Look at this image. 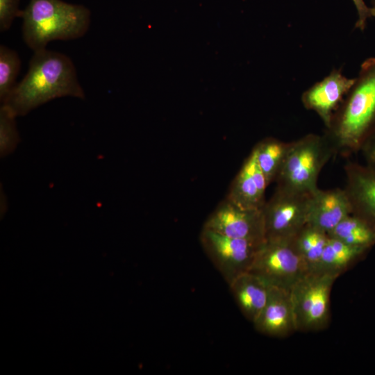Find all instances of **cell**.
<instances>
[{"label":"cell","mask_w":375,"mask_h":375,"mask_svg":"<svg viewBox=\"0 0 375 375\" xmlns=\"http://www.w3.org/2000/svg\"><path fill=\"white\" fill-rule=\"evenodd\" d=\"M63 97H85L76 67L65 54L44 49L34 52L27 73L1 105L19 117Z\"/></svg>","instance_id":"cell-1"},{"label":"cell","mask_w":375,"mask_h":375,"mask_svg":"<svg viewBox=\"0 0 375 375\" xmlns=\"http://www.w3.org/2000/svg\"><path fill=\"white\" fill-rule=\"evenodd\" d=\"M21 17L24 43L34 52L51 41L83 37L90 24L87 8L61 0H30Z\"/></svg>","instance_id":"cell-3"},{"label":"cell","mask_w":375,"mask_h":375,"mask_svg":"<svg viewBox=\"0 0 375 375\" xmlns=\"http://www.w3.org/2000/svg\"><path fill=\"white\" fill-rule=\"evenodd\" d=\"M360 151L365 165L375 169V132L365 142Z\"/></svg>","instance_id":"cell-24"},{"label":"cell","mask_w":375,"mask_h":375,"mask_svg":"<svg viewBox=\"0 0 375 375\" xmlns=\"http://www.w3.org/2000/svg\"><path fill=\"white\" fill-rule=\"evenodd\" d=\"M338 278L333 274L310 271L291 288L297 331H317L327 327L331 316V292Z\"/></svg>","instance_id":"cell-5"},{"label":"cell","mask_w":375,"mask_h":375,"mask_svg":"<svg viewBox=\"0 0 375 375\" xmlns=\"http://www.w3.org/2000/svg\"><path fill=\"white\" fill-rule=\"evenodd\" d=\"M17 116L6 105L0 108V154L5 157L14 151L20 138L17 128Z\"/></svg>","instance_id":"cell-21"},{"label":"cell","mask_w":375,"mask_h":375,"mask_svg":"<svg viewBox=\"0 0 375 375\" xmlns=\"http://www.w3.org/2000/svg\"><path fill=\"white\" fill-rule=\"evenodd\" d=\"M290 142L266 138L253 148L257 162L268 184L276 181L287 153Z\"/></svg>","instance_id":"cell-18"},{"label":"cell","mask_w":375,"mask_h":375,"mask_svg":"<svg viewBox=\"0 0 375 375\" xmlns=\"http://www.w3.org/2000/svg\"><path fill=\"white\" fill-rule=\"evenodd\" d=\"M344 190L351 206V214L375 229V169L367 165L349 162L344 167Z\"/></svg>","instance_id":"cell-11"},{"label":"cell","mask_w":375,"mask_h":375,"mask_svg":"<svg viewBox=\"0 0 375 375\" xmlns=\"http://www.w3.org/2000/svg\"><path fill=\"white\" fill-rule=\"evenodd\" d=\"M369 250L370 249L349 245L328 236L320 260L315 271L333 274L339 277L349 267L365 256Z\"/></svg>","instance_id":"cell-16"},{"label":"cell","mask_w":375,"mask_h":375,"mask_svg":"<svg viewBox=\"0 0 375 375\" xmlns=\"http://www.w3.org/2000/svg\"><path fill=\"white\" fill-rule=\"evenodd\" d=\"M355 78H347L340 69H333L301 95L303 106L316 112L327 128L332 118L349 92Z\"/></svg>","instance_id":"cell-10"},{"label":"cell","mask_w":375,"mask_h":375,"mask_svg":"<svg viewBox=\"0 0 375 375\" xmlns=\"http://www.w3.org/2000/svg\"><path fill=\"white\" fill-rule=\"evenodd\" d=\"M228 285L241 312L253 323L267 302L270 286L249 272L238 276Z\"/></svg>","instance_id":"cell-15"},{"label":"cell","mask_w":375,"mask_h":375,"mask_svg":"<svg viewBox=\"0 0 375 375\" xmlns=\"http://www.w3.org/2000/svg\"><path fill=\"white\" fill-rule=\"evenodd\" d=\"M19 0H0V31H8L15 17L22 16Z\"/></svg>","instance_id":"cell-22"},{"label":"cell","mask_w":375,"mask_h":375,"mask_svg":"<svg viewBox=\"0 0 375 375\" xmlns=\"http://www.w3.org/2000/svg\"><path fill=\"white\" fill-rule=\"evenodd\" d=\"M264 242L233 238L204 227L200 233L204 252L228 285L249 272L256 253Z\"/></svg>","instance_id":"cell-8"},{"label":"cell","mask_w":375,"mask_h":375,"mask_svg":"<svg viewBox=\"0 0 375 375\" xmlns=\"http://www.w3.org/2000/svg\"><path fill=\"white\" fill-rule=\"evenodd\" d=\"M328 239V233L309 224H306L293 238L309 272L316 269Z\"/></svg>","instance_id":"cell-19"},{"label":"cell","mask_w":375,"mask_h":375,"mask_svg":"<svg viewBox=\"0 0 375 375\" xmlns=\"http://www.w3.org/2000/svg\"><path fill=\"white\" fill-rule=\"evenodd\" d=\"M312 192H300L276 186L262 208L266 240H290L295 237L307 224Z\"/></svg>","instance_id":"cell-7"},{"label":"cell","mask_w":375,"mask_h":375,"mask_svg":"<svg viewBox=\"0 0 375 375\" xmlns=\"http://www.w3.org/2000/svg\"><path fill=\"white\" fill-rule=\"evenodd\" d=\"M308 272L293 239L266 240L258 248L249 270L269 286L288 291Z\"/></svg>","instance_id":"cell-6"},{"label":"cell","mask_w":375,"mask_h":375,"mask_svg":"<svg viewBox=\"0 0 375 375\" xmlns=\"http://www.w3.org/2000/svg\"><path fill=\"white\" fill-rule=\"evenodd\" d=\"M269 185L252 150L231 183L226 199L248 209H262Z\"/></svg>","instance_id":"cell-13"},{"label":"cell","mask_w":375,"mask_h":375,"mask_svg":"<svg viewBox=\"0 0 375 375\" xmlns=\"http://www.w3.org/2000/svg\"><path fill=\"white\" fill-rule=\"evenodd\" d=\"M326 136L309 133L290 142L281 170L276 179L277 187L304 193L318 188L322 169L334 155Z\"/></svg>","instance_id":"cell-4"},{"label":"cell","mask_w":375,"mask_h":375,"mask_svg":"<svg viewBox=\"0 0 375 375\" xmlns=\"http://www.w3.org/2000/svg\"><path fill=\"white\" fill-rule=\"evenodd\" d=\"M351 214V206L344 189L315 190L310 197L307 224L326 233Z\"/></svg>","instance_id":"cell-14"},{"label":"cell","mask_w":375,"mask_h":375,"mask_svg":"<svg viewBox=\"0 0 375 375\" xmlns=\"http://www.w3.org/2000/svg\"><path fill=\"white\" fill-rule=\"evenodd\" d=\"M203 227L233 238L256 242L266 240L262 208H244L226 198L209 215Z\"/></svg>","instance_id":"cell-9"},{"label":"cell","mask_w":375,"mask_h":375,"mask_svg":"<svg viewBox=\"0 0 375 375\" xmlns=\"http://www.w3.org/2000/svg\"><path fill=\"white\" fill-rule=\"evenodd\" d=\"M261 334L285 338L296 331L290 291L270 286L267 302L253 322Z\"/></svg>","instance_id":"cell-12"},{"label":"cell","mask_w":375,"mask_h":375,"mask_svg":"<svg viewBox=\"0 0 375 375\" xmlns=\"http://www.w3.org/2000/svg\"><path fill=\"white\" fill-rule=\"evenodd\" d=\"M358 13L355 28L363 31L370 17H375V10L366 5L364 0H352Z\"/></svg>","instance_id":"cell-23"},{"label":"cell","mask_w":375,"mask_h":375,"mask_svg":"<svg viewBox=\"0 0 375 375\" xmlns=\"http://www.w3.org/2000/svg\"><path fill=\"white\" fill-rule=\"evenodd\" d=\"M328 235L354 247L371 249L375 245V229L352 214L343 219Z\"/></svg>","instance_id":"cell-17"},{"label":"cell","mask_w":375,"mask_h":375,"mask_svg":"<svg viewBox=\"0 0 375 375\" xmlns=\"http://www.w3.org/2000/svg\"><path fill=\"white\" fill-rule=\"evenodd\" d=\"M371 2L372 5V8L375 10V0H371Z\"/></svg>","instance_id":"cell-25"},{"label":"cell","mask_w":375,"mask_h":375,"mask_svg":"<svg viewBox=\"0 0 375 375\" xmlns=\"http://www.w3.org/2000/svg\"><path fill=\"white\" fill-rule=\"evenodd\" d=\"M375 132V57L365 59L325 135L335 154L359 151Z\"/></svg>","instance_id":"cell-2"},{"label":"cell","mask_w":375,"mask_h":375,"mask_svg":"<svg viewBox=\"0 0 375 375\" xmlns=\"http://www.w3.org/2000/svg\"><path fill=\"white\" fill-rule=\"evenodd\" d=\"M21 60L17 52L4 44L0 46V101L3 104L17 85Z\"/></svg>","instance_id":"cell-20"}]
</instances>
